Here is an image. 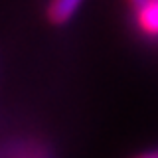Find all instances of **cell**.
<instances>
[{"instance_id":"3","label":"cell","mask_w":158,"mask_h":158,"mask_svg":"<svg viewBox=\"0 0 158 158\" xmlns=\"http://www.w3.org/2000/svg\"><path fill=\"white\" fill-rule=\"evenodd\" d=\"M138 158H158V150L148 152V154H142V156H138Z\"/></svg>"},{"instance_id":"2","label":"cell","mask_w":158,"mask_h":158,"mask_svg":"<svg viewBox=\"0 0 158 158\" xmlns=\"http://www.w3.org/2000/svg\"><path fill=\"white\" fill-rule=\"evenodd\" d=\"M85 0H52L48 6V18L56 26H63L77 14Z\"/></svg>"},{"instance_id":"1","label":"cell","mask_w":158,"mask_h":158,"mask_svg":"<svg viewBox=\"0 0 158 158\" xmlns=\"http://www.w3.org/2000/svg\"><path fill=\"white\" fill-rule=\"evenodd\" d=\"M138 28L150 38H158V0H140L135 6Z\"/></svg>"},{"instance_id":"4","label":"cell","mask_w":158,"mask_h":158,"mask_svg":"<svg viewBox=\"0 0 158 158\" xmlns=\"http://www.w3.org/2000/svg\"><path fill=\"white\" fill-rule=\"evenodd\" d=\"M138 2H140V0H128V4H131V6H136Z\"/></svg>"}]
</instances>
